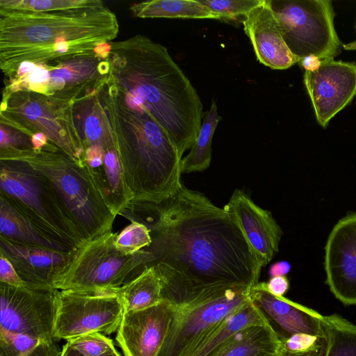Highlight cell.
Returning a JSON list of instances; mask_svg holds the SVG:
<instances>
[{
  "instance_id": "6da1fadb",
  "label": "cell",
  "mask_w": 356,
  "mask_h": 356,
  "mask_svg": "<svg viewBox=\"0 0 356 356\" xmlns=\"http://www.w3.org/2000/svg\"><path fill=\"white\" fill-rule=\"evenodd\" d=\"M120 215L149 229L148 268L172 305L259 282L261 266L234 218L183 184L161 202L131 201Z\"/></svg>"
},
{
  "instance_id": "7a4b0ae2",
  "label": "cell",
  "mask_w": 356,
  "mask_h": 356,
  "mask_svg": "<svg viewBox=\"0 0 356 356\" xmlns=\"http://www.w3.org/2000/svg\"><path fill=\"white\" fill-rule=\"evenodd\" d=\"M115 14L99 0L48 10L0 7V67L5 79L25 63L51 64L108 51L119 33Z\"/></svg>"
},
{
  "instance_id": "3957f363",
  "label": "cell",
  "mask_w": 356,
  "mask_h": 356,
  "mask_svg": "<svg viewBox=\"0 0 356 356\" xmlns=\"http://www.w3.org/2000/svg\"><path fill=\"white\" fill-rule=\"evenodd\" d=\"M110 45L109 79L150 114L182 158L194 145L204 113L191 82L167 48L145 35Z\"/></svg>"
},
{
  "instance_id": "277c9868",
  "label": "cell",
  "mask_w": 356,
  "mask_h": 356,
  "mask_svg": "<svg viewBox=\"0 0 356 356\" xmlns=\"http://www.w3.org/2000/svg\"><path fill=\"white\" fill-rule=\"evenodd\" d=\"M107 75L98 97L132 201L161 202L182 184V158L150 114Z\"/></svg>"
},
{
  "instance_id": "5b68a950",
  "label": "cell",
  "mask_w": 356,
  "mask_h": 356,
  "mask_svg": "<svg viewBox=\"0 0 356 356\" xmlns=\"http://www.w3.org/2000/svg\"><path fill=\"white\" fill-rule=\"evenodd\" d=\"M0 198L58 251L75 252L86 241L49 181L24 161L0 155Z\"/></svg>"
},
{
  "instance_id": "8992f818",
  "label": "cell",
  "mask_w": 356,
  "mask_h": 356,
  "mask_svg": "<svg viewBox=\"0 0 356 356\" xmlns=\"http://www.w3.org/2000/svg\"><path fill=\"white\" fill-rule=\"evenodd\" d=\"M44 176L72 215L86 241L111 232L115 216L107 207L86 163L80 164L48 142L40 149H0Z\"/></svg>"
},
{
  "instance_id": "52a82bcc",
  "label": "cell",
  "mask_w": 356,
  "mask_h": 356,
  "mask_svg": "<svg viewBox=\"0 0 356 356\" xmlns=\"http://www.w3.org/2000/svg\"><path fill=\"white\" fill-rule=\"evenodd\" d=\"M74 102L31 91H2L0 123L31 138L43 134L49 143L84 164L86 151L74 120Z\"/></svg>"
},
{
  "instance_id": "ba28073f",
  "label": "cell",
  "mask_w": 356,
  "mask_h": 356,
  "mask_svg": "<svg viewBox=\"0 0 356 356\" xmlns=\"http://www.w3.org/2000/svg\"><path fill=\"white\" fill-rule=\"evenodd\" d=\"M115 236L111 231L79 248L56 278L54 289L114 291L141 274L148 268L147 251L143 249L134 254H124L116 248Z\"/></svg>"
},
{
  "instance_id": "9c48e42d",
  "label": "cell",
  "mask_w": 356,
  "mask_h": 356,
  "mask_svg": "<svg viewBox=\"0 0 356 356\" xmlns=\"http://www.w3.org/2000/svg\"><path fill=\"white\" fill-rule=\"evenodd\" d=\"M283 39L300 61L314 56L334 58L342 44L334 24L330 0H270Z\"/></svg>"
},
{
  "instance_id": "30bf717a",
  "label": "cell",
  "mask_w": 356,
  "mask_h": 356,
  "mask_svg": "<svg viewBox=\"0 0 356 356\" xmlns=\"http://www.w3.org/2000/svg\"><path fill=\"white\" fill-rule=\"evenodd\" d=\"M108 56L104 51L51 64L22 63L13 76L4 79L2 91H31L76 102L101 87L106 74L100 65Z\"/></svg>"
},
{
  "instance_id": "8fae6325",
  "label": "cell",
  "mask_w": 356,
  "mask_h": 356,
  "mask_svg": "<svg viewBox=\"0 0 356 356\" xmlns=\"http://www.w3.org/2000/svg\"><path fill=\"white\" fill-rule=\"evenodd\" d=\"M251 288L235 287L180 305H172L168 332L158 356H184L231 314L250 304Z\"/></svg>"
},
{
  "instance_id": "7c38bea8",
  "label": "cell",
  "mask_w": 356,
  "mask_h": 356,
  "mask_svg": "<svg viewBox=\"0 0 356 356\" xmlns=\"http://www.w3.org/2000/svg\"><path fill=\"white\" fill-rule=\"evenodd\" d=\"M124 312L115 290H57L53 337L67 341L94 332L111 334L118 331Z\"/></svg>"
},
{
  "instance_id": "4fadbf2b",
  "label": "cell",
  "mask_w": 356,
  "mask_h": 356,
  "mask_svg": "<svg viewBox=\"0 0 356 356\" xmlns=\"http://www.w3.org/2000/svg\"><path fill=\"white\" fill-rule=\"evenodd\" d=\"M56 292L54 289L15 287L1 282L0 329L40 340L54 339Z\"/></svg>"
},
{
  "instance_id": "5bb4252c",
  "label": "cell",
  "mask_w": 356,
  "mask_h": 356,
  "mask_svg": "<svg viewBox=\"0 0 356 356\" xmlns=\"http://www.w3.org/2000/svg\"><path fill=\"white\" fill-rule=\"evenodd\" d=\"M304 83L316 120L325 127L356 95V64L322 60L316 69L305 72Z\"/></svg>"
},
{
  "instance_id": "9a60e30c",
  "label": "cell",
  "mask_w": 356,
  "mask_h": 356,
  "mask_svg": "<svg viewBox=\"0 0 356 356\" xmlns=\"http://www.w3.org/2000/svg\"><path fill=\"white\" fill-rule=\"evenodd\" d=\"M325 283L345 305H356V212L340 219L325 248Z\"/></svg>"
},
{
  "instance_id": "2e32d148",
  "label": "cell",
  "mask_w": 356,
  "mask_h": 356,
  "mask_svg": "<svg viewBox=\"0 0 356 356\" xmlns=\"http://www.w3.org/2000/svg\"><path fill=\"white\" fill-rule=\"evenodd\" d=\"M172 304L163 300L151 307L124 312L115 339L124 356H158L167 336Z\"/></svg>"
},
{
  "instance_id": "e0dca14e",
  "label": "cell",
  "mask_w": 356,
  "mask_h": 356,
  "mask_svg": "<svg viewBox=\"0 0 356 356\" xmlns=\"http://www.w3.org/2000/svg\"><path fill=\"white\" fill-rule=\"evenodd\" d=\"M223 209L237 223L261 268L265 267L278 252L283 235L271 212L240 189L233 192Z\"/></svg>"
},
{
  "instance_id": "ac0fdd59",
  "label": "cell",
  "mask_w": 356,
  "mask_h": 356,
  "mask_svg": "<svg viewBox=\"0 0 356 356\" xmlns=\"http://www.w3.org/2000/svg\"><path fill=\"white\" fill-rule=\"evenodd\" d=\"M74 252L21 245L0 237V254L10 261L24 284L33 288L54 289L56 278Z\"/></svg>"
},
{
  "instance_id": "d6986e66",
  "label": "cell",
  "mask_w": 356,
  "mask_h": 356,
  "mask_svg": "<svg viewBox=\"0 0 356 356\" xmlns=\"http://www.w3.org/2000/svg\"><path fill=\"white\" fill-rule=\"evenodd\" d=\"M242 23L261 63L273 70H285L299 63L283 39L270 0L252 10Z\"/></svg>"
},
{
  "instance_id": "ffe728a7",
  "label": "cell",
  "mask_w": 356,
  "mask_h": 356,
  "mask_svg": "<svg viewBox=\"0 0 356 356\" xmlns=\"http://www.w3.org/2000/svg\"><path fill=\"white\" fill-rule=\"evenodd\" d=\"M250 294L252 300L288 336L305 333L325 339L323 315L318 312L255 287L251 289Z\"/></svg>"
},
{
  "instance_id": "44dd1931",
  "label": "cell",
  "mask_w": 356,
  "mask_h": 356,
  "mask_svg": "<svg viewBox=\"0 0 356 356\" xmlns=\"http://www.w3.org/2000/svg\"><path fill=\"white\" fill-rule=\"evenodd\" d=\"M257 325L270 326L271 324L264 312L252 301L227 316L184 356H211L237 332Z\"/></svg>"
},
{
  "instance_id": "7402d4cb",
  "label": "cell",
  "mask_w": 356,
  "mask_h": 356,
  "mask_svg": "<svg viewBox=\"0 0 356 356\" xmlns=\"http://www.w3.org/2000/svg\"><path fill=\"white\" fill-rule=\"evenodd\" d=\"M89 172L108 209L115 216L120 215L132 201L133 196L126 183L115 149L106 150L103 165L97 169L89 170Z\"/></svg>"
},
{
  "instance_id": "603a6c76",
  "label": "cell",
  "mask_w": 356,
  "mask_h": 356,
  "mask_svg": "<svg viewBox=\"0 0 356 356\" xmlns=\"http://www.w3.org/2000/svg\"><path fill=\"white\" fill-rule=\"evenodd\" d=\"M281 337L272 325L244 329L211 356H279Z\"/></svg>"
},
{
  "instance_id": "cb8c5ba5",
  "label": "cell",
  "mask_w": 356,
  "mask_h": 356,
  "mask_svg": "<svg viewBox=\"0 0 356 356\" xmlns=\"http://www.w3.org/2000/svg\"><path fill=\"white\" fill-rule=\"evenodd\" d=\"M129 10L138 18L219 19L198 0H152L134 3Z\"/></svg>"
},
{
  "instance_id": "d4e9b609",
  "label": "cell",
  "mask_w": 356,
  "mask_h": 356,
  "mask_svg": "<svg viewBox=\"0 0 356 356\" xmlns=\"http://www.w3.org/2000/svg\"><path fill=\"white\" fill-rule=\"evenodd\" d=\"M161 290L159 277L154 268L149 267L115 291L120 299L124 311L135 312L151 307L161 302Z\"/></svg>"
},
{
  "instance_id": "484cf974",
  "label": "cell",
  "mask_w": 356,
  "mask_h": 356,
  "mask_svg": "<svg viewBox=\"0 0 356 356\" xmlns=\"http://www.w3.org/2000/svg\"><path fill=\"white\" fill-rule=\"evenodd\" d=\"M0 237L15 244L58 250L2 198H0Z\"/></svg>"
},
{
  "instance_id": "4316f807",
  "label": "cell",
  "mask_w": 356,
  "mask_h": 356,
  "mask_svg": "<svg viewBox=\"0 0 356 356\" xmlns=\"http://www.w3.org/2000/svg\"><path fill=\"white\" fill-rule=\"evenodd\" d=\"M218 114L215 101L208 111L204 113L201 128L189 153L181 161V173L202 172L207 169L211 161L212 138L221 120Z\"/></svg>"
},
{
  "instance_id": "83f0119b",
  "label": "cell",
  "mask_w": 356,
  "mask_h": 356,
  "mask_svg": "<svg viewBox=\"0 0 356 356\" xmlns=\"http://www.w3.org/2000/svg\"><path fill=\"white\" fill-rule=\"evenodd\" d=\"M324 356H356V325L337 314L323 316Z\"/></svg>"
},
{
  "instance_id": "f1b7e54d",
  "label": "cell",
  "mask_w": 356,
  "mask_h": 356,
  "mask_svg": "<svg viewBox=\"0 0 356 356\" xmlns=\"http://www.w3.org/2000/svg\"><path fill=\"white\" fill-rule=\"evenodd\" d=\"M149 229L143 223L131 220L120 233H116L115 245L124 254H134L150 245Z\"/></svg>"
},
{
  "instance_id": "f546056e",
  "label": "cell",
  "mask_w": 356,
  "mask_h": 356,
  "mask_svg": "<svg viewBox=\"0 0 356 356\" xmlns=\"http://www.w3.org/2000/svg\"><path fill=\"white\" fill-rule=\"evenodd\" d=\"M265 0H198L217 15L220 20H232L244 17Z\"/></svg>"
},
{
  "instance_id": "4dcf8cb0",
  "label": "cell",
  "mask_w": 356,
  "mask_h": 356,
  "mask_svg": "<svg viewBox=\"0 0 356 356\" xmlns=\"http://www.w3.org/2000/svg\"><path fill=\"white\" fill-rule=\"evenodd\" d=\"M325 339L305 333L281 337L279 356H304L319 351Z\"/></svg>"
},
{
  "instance_id": "1f68e13d",
  "label": "cell",
  "mask_w": 356,
  "mask_h": 356,
  "mask_svg": "<svg viewBox=\"0 0 356 356\" xmlns=\"http://www.w3.org/2000/svg\"><path fill=\"white\" fill-rule=\"evenodd\" d=\"M67 342L72 348L86 356H106L117 350L113 341L99 332L81 335Z\"/></svg>"
},
{
  "instance_id": "d6a6232c",
  "label": "cell",
  "mask_w": 356,
  "mask_h": 356,
  "mask_svg": "<svg viewBox=\"0 0 356 356\" xmlns=\"http://www.w3.org/2000/svg\"><path fill=\"white\" fill-rule=\"evenodd\" d=\"M42 341L0 329V356H24Z\"/></svg>"
},
{
  "instance_id": "836d02e7",
  "label": "cell",
  "mask_w": 356,
  "mask_h": 356,
  "mask_svg": "<svg viewBox=\"0 0 356 356\" xmlns=\"http://www.w3.org/2000/svg\"><path fill=\"white\" fill-rule=\"evenodd\" d=\"M83 0H1L0 7L48 10L71 8L81 3Z\"/></svg>"
},
{
  "instance_id": "e575fe53",
  "label": "cell",
  "mask_w": 356,
  "mask_h": 356,
  "mask_svg": "<svg viewBox=\"0 0 356 356\" xmlns=\"http://www.w3.org/2000/svg\"><path fill=\"white\" fill-rule=\"evenodd\" d=\"M0 281L15 287L26 286L10 261L2 254H0Z\"/></svg>"
},
{
  "instance_id": "d590c367",
  "label": "cell",
  "mask_w": 356,
  "mask_h": 356,
  "mask_svg": "<svg viewBox=\"0 0 356 356\" xmlns=\"http://www.w3.org/2000/svg\"><path fill=\"white\" fill-rule=\"evenodd\" d=\"M253 287L264 290L276 297H282L288 291L289 282L286 276H275L270 277L267 282H259Z\"/></svg>"
},
{
  "instance_id": "8d00e7d4",
  "label": "cell",
  "mask_w": 356,
  "mask_h": 356,
  "mask_svg": "<svg viewBox=\"0 0 356 356\" xmlns=\"http://www.w3.org/2000/svg\"><path fill=\"white\" fill-rule=\"evenodd\" d=\"M62 349L54 339L42 340L24 356H60Z\"/></svg>"
},
{
  "instance_id": "74e56055",
  "label": "cell",
  "mask_w": 356,
  "mask_h": 356,
  "mask_svg": "<svg viewBox=\"0 0 356 356\" xmlns=\"http://www.w3.org/2000/svg\"><path fill=\"white\" fill-rule=\"evenodd\" d=\"M291 264L286 261L276 262L272 264L269 268L270 277L275 276H286L291 270Z\"/></svg>"
},
{
  "instance_id": "f35d334b",
  "label": "cell",
  "mask_w": 356,
  "mask_h": 356,
  "mask_svg": "<svg viewBox=\"0 0 356 356\" xmlns=\"http://www.w3.org/2000/svg\"><path fill=\"white\" fill-rule=\"evenodd\" d=\"M321 60L316 56H310L302 59L300 63L301 65L307 70H314L321 64Z\"/></svg>"
},
{
  "instance_id": "ab89813d",
  "label": "cell",
  "mask_w": 356,
  "mask_h": 356,
  "mask_svg": "<svg viewBox=\"0 0 356 356\" xmlns=\"http://www.w3.org/2000/svg\"><path fill=\"white\" fill-rule=\"evenodd\" d=\"M60 356H86V355L81 354L80 353H79L78 351H76V350L72 348L69 345V343L67 342L62 348V353H61ZM106 356H121V355L118 353V350H116L115 352H114L110 355H108Z\"/></svg>"
},
{
  "instance_id": "60d3db41",
  "label": "cell",
  "mask_w": 356,
  "mask_h": 356,
  "mask_svg": "<svg viewBox=\"0 0 356 356\" xmlns=\"http://www.w3.org/2000/svg\"><path fill=\"white\" fill-rule=\"evenodd\" d=\"M343 47L346 50H356V40L343 44Z\"/></svg>"
},
{
  "instance_id": "b9f144b4",
  "label": "cell",
  "mask_w": 356,
  "mask_h": 356,
  "mask_svg": "<svg viewBox=\"0 0 356 356\" xmlns=\"http://www.w3.org/2000/svg\"><path fill=\"white\" fill-rule=\"evenodd\" d=\"M324 355H325V343L319 351L313 353H311L309 355H306L304 356H324Z\"/></svg>"
},
{
  "instance_id": "7bdbcfd3",
  "label": "cell",
  "mask_w": 356,
  "mask_h": 356,
  "mask_svg": "<svg viewBox=\"0 0 356 356\" xmlns=\"http://www.w3.org/2000/svg\"><path fill=\"white\" fill-rule=\"evenodd\" d=\"M355 31H356V25H355Z\"/></svg>"
}]
</instances>
